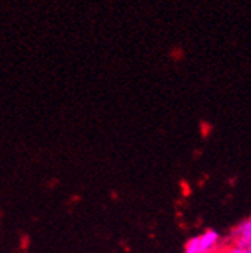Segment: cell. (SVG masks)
Instances as JSON below:
<instances>
[{
	"instance_id": "1",
	"label": "cell",
	"mask_w": 251,
	"mask_h": 253,
	"mask_svg": "<svg viewBox=\"0 0 251 253\" xmlns=\"http://www.w3.org/2000/svg\"><path fill=\"white\" fill-rule=\"evenodd\" d=\"M221 237L214 229H206L197 237L186 241L183 253H215L219 249Z\"/></svg>"
},
{
	"instance_id": "3",
	"label": "cell",
	"mask_w": 251,
	"mask_h": 253,
	"mask_svg": "<svg viewBox=\"0 0 251 253\" xmlns=\"http://www.w3.org/2000/svg\"><path fill=\"white\" fill-rule=\"evenodd\" d=\"M227 253H250L245 247H242V246H239V244H232L229 249H227Z\"/></svg>"
},
{
	"instance_id": "2",
	"label": "cell",
	"mask_w": 251,
	"mask_h": 253,
	"mask_svg": "<svg viewBox=\"0 0 251 253\" xmlns=\"http://www.w3.org/2000/svg\"><path fill=\"white\" fill-rule=\"evenodd\" d=\"M232 237H233V241H241V240L251 238V215L248 218L242 220L241 223L233 229Z\"/></svg>"
},
{
	"instance_id": "4",
	"label": "cell",
	"mask_w": 251,
	"mask_h": 253,
	"mask_svg": "<svg viewBox=\"0 0 251 253\" xmlns=\"http://www.w3.org/2000/svg\"><path fill=\"white\" fill-rule=\"evenodd\" d=\"M235 244H239V246H242V247H245L250 253H251V238H248V240H241V241H233Z\"/></svg>"
}]
</instances>
